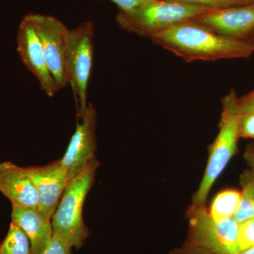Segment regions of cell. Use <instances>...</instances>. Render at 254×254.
Masks as SVG:
<instances>
[{
  "label": "cell",
  "instance_id": "6da1fadb",
  "mask_svg": "<svg viewBox=\"0 0 254 254\" xmlns=\"http://www.w3.org/2000/svg\"><path fill=\"white\" fill-rule=\"evenodd\" d=\"M187 63L249 58L254 41L221 36L190 21L175 25L150 38Z\"/></svg>",
  "mask_w": 254,
  "mask_h": 254
},
{
  "label": "cell",
  "instance_id": "7a4b0ae2",
  "mask_svg": "<svg viewBox=\"0 0 254 254\" xmlns=\"http://www.w3.org/2000/svg\"><path fill=\"white\" fill-rule=\"evenodd\" d=\"M99 165L100 162L95 157L70 180L52 217L53 233L76 250L85 245L91 234L83 221V209L87 195L94 184Z\"/></svg>",
  "mask_w": 254,
  "mask_h": 254
},
{
  "label": "cell",
  "instance_id": "3957f363",
  "mask_svg": "<svg viewBox=\"0 0 254 254\" xmlns=\"http://www.w3.org/2000/svg\"><path fill=\"white\" fill-rule=\"evenodd\" d=\"M237 98L235 90L232 89L222 100L219 132L210 145L208 163L198 190L193 195V204L205 205L214 183L236 153L242 117L237 109Z\"/></svg>",
  "mask_w": 254,
  "mask_h": 254
},
{
  "label": "cell",
  "instance_id": "277c9868",
  "mask_svg": "<svg viewBox=\"0 0 254 254\" xmlns=\"http://www.w3.org/2000/svg\"><path fill=\"white\" fill-rule=\"evenodd\" d=\"M206 11H208L167 0H141L138 6L129 11L119 10L116 21L125 31L151 38L171 26L190 21Z\"/></svg>",
  "mask_w": 254,
  "mask_h": 254
},
{
  "label": "cell",
  "instance_id": "5b68a950",
  "mask_svg": "<svg viewBox=\"0 0 254 254\" xmlns=\"http://www.w3.org/2000/svg\"><path fill=\"white\" fill-rule=\"evenodd\" d=\"M94 37V23L91 21L81 23L68 33L66 71L76 103L77 119L83 116L88 104L87 91L93 68Z\"/></svg>",
  "mask_w": 254,
  "mask_h": 254
},
{
  "label": "cell",
  "instance_id": "8992f818",
  "mask_svg": "<svg viewBox=\"0 0 254 254\" xmlns=\"http://www.w3.org/2000/svg\"><path fill=\"white\" fill-rule=\"evenodd\" d=\"M190 243L213 254H240V223L234 218L217 220L205 205H192L188 211Z\"/></svg>",
  "mask_w": 254,
  "mask_h": 254
},
{
  "label": "cell",
  "instance_id": "52a82bcc",
  "mask_svg": "<svg viewBox=\"0 0 254 254\" xmlns=\"http://www.w3.org/2000/svg\"><path fill=\"white\" fill-rule=\"evenodd\" d=\"M41 39L47 64L59 90L69 85L66 71V55L69 30L58 18L49 15H26Z\"/></svg>",
  "mask_w": 254,
  "mask_h": 254
},
{
  "label": "cell",
  "instance_id": "ba28073f",
  "mask_svg": "<svg viewBox=\"0 0 254 254\" xmlns=\"http://www.w3.org/2000/svg\"><path fill=\"white\" fill-rule=\"evenodd\" d=\"M97 111L89 103L81 118L77 119L76 130L73 133L66 153L61 159L62 165L70 180L76 176L95 157Z\"/></svg>",
  "mask_w": 254,
  "mask_h": 254
},
{
  "label": "cell",
  "instance_id": "9c48e42d",
  "mask_svg": "<svg viewBox=\"0 0 254 254\" xmlns=\"http://www.w3.org/2000/svg\"><path fill=\"white\" fill-rule=\"evenodd\" d=\"M17 52L26 68L36 77L42 91L53 97L60 91L50 73L41 39L27 16L20 23L16 35Z\"/></svg>",
  "mask_w": 254,
  "mask_h": 254
},
{
  "label": "cell",
  "instance_id": "30bf717a",
  "mask_svg": "<svg viewBox=\"0 0 254 254\" xmlns=\"http://www.w3.org/2000/svg\"><path fill=\"white\" fill-rule=\"evenodd\" d=\"M26 170L38 194V211L51 220L71 180L62 165L61 159L45 166H30Z\"/></svg>",
  "mask_w": 254,
  "mask_h": 254
},
{
  "label": "cell",
  "instance_id": "8fae6325",
  "mask_svg": "<svg viewBox=\"0 0 254 254\" xmlns=\"http://www.w3.org/2000/svg\"><path fill=\"white\" fill-rule=\"evenodd\" d=\"M190 21L221 36L248 39L254 31V3L206 11Z\"/></svg>",
  "mask_w": 254,
  "mask_h": 254
},
{
  "label": "cell",
  "instance_id": "7c38bea8",
  "mask_svg": "<svg viewBox=\"0 0 254 254\" xmlns=\"http://www.w3.org/2000/svg\"><path fill=\"white\" fill-rule=\"evenodd\" d=\"M0 192L11 204L38 210V194L26 168L9 161L0 163Z\"/></svg>",
  "mask_w": 254,
  "mask_h": 254
},
{
  "label": "cell",
  "instance_id": "4fadbf2b",
  "mask_svg": "<svg viewBox=\"0 0 254 254\" xmlns=\"http://www.w3.org/2000/svg\"><path fill=\"white\" fill-rule=\"evenodd\" d=\"M11 222L21 227L27 235L31 245V254L45 250L53 236L51 220L38 210L11 204Z\"/></svg>",
  "mask_w": 254,
  "mask_h": 254
},
{
  "label": "cell",
  "instance_id": "5bb4252c",
  "mask_svg": "<svg viewBox=\"0 0 254 254\" xmlns=\"http://www.w3.org/2000/svg\"><path fill=\"white\" fill-rule=\"evenodd\" d=\"M240 197L239 190H222L214 198L208 213L217 220L234 218L240 204Z\"/></svg>",
  "mask_w": 254,
  "mask_h": 254
},
{
  "label": "cell",
  "instance_id": "9a60e30c",
  "mask_svg": "<svg viewBox=\"0 0 254 254\" xmlns=\"http://www.w3.org/2000/svg\"><path fill=\"white\" fill-rule=\"evenodd\" d=\"M242 190L240 204L234 218L239 223L254 218V174L247 172L242 175Z\"/></svg>",
  "mask_w": 254,
  "mask_h": 254
},
{
  "label": "cell",
  "instance_id": "2e32d148",
  "mask_svg": "<svg viewBox=\"0 0 254 254\" xmlns=\"http://www.w3.org/2000/svg\"><path fill=\"white\" fill-rule=\"evenodd\" d=\"M5 254H31V245L27 235L16 224L11 222L7 235L0 243Z\"/></svg>",
  "mask_w": 254,
  "mask_h": 254
},
{
  "label": "cell",
  "instance_id": "e0dca14e",
  "mask_svg": "<svg viewBox=\"0 0 254 254\" xmlns=\"http://www.w3.org/2000/svg\"><path fill=\"white\" fill-rule=\"evenodd\" d=\"M205 11H216L253 4L254 0H167Z\"/></svg>",
  "mask_w": 254,
  "mask_h": 254
},
{
  "label": "cell",
  "instance_id": "ac0fdd59",
  "mask_svg": "<svg viewBox=\"0 0 254 254\" xmlns=\"http://www.w3.org/2000/svg\"><path fill=\"white\" fill-rule=\"evenodd\" d=\"M239 250L241 252L254 246V218L240 223L238 231Z\"/></svg>",
  "mask_w": 254,
  "mask_h": 254
},
{
  "label": "cell",
  "instance_id": "d6986e66",
  "mask_svg": "<svg viewBox=\"0 0 254 254\" xmlns=\"http://www.w3.org/2000/svg\"><path fill=\"white\" fill-rule=\"evenodd\" d=\"M72 247L59 235L53 233V238L45 250L40 254H73Z\"/></svg>",
  "mask_w": 254,
  "mask_h": 254
},
{
  "label": "cell",
  "instance_id": "ffe728a7",
  "mask_svg": "<svg viewBox=\"0 0 254 254\" xmlns=\"http://www.w3.org/2000/svg\"><path fill=\"white\" fill-rule=\"evenodd\" d=\"M240 138L254 139V112L242 115L239 127Z\"/></svg>",
  "mask_w": 254,
  "mask_h": 254
},
{
  "label": "cell",
  "instance_id": "44dd1931",
  "mask_svg": "<svg viewBox=\"0 0 254 254\" xmlns=\"http://www.w3.org/2000/svg\"><path fill=\"white\" fill-rule=\"evenodd\" d=\"M237 107L242 115L254 112V89L243 96L237 97Z\"/></svg>",
  "mask_w": 254,
  "mask_h": 254
},
{
  "label": "cell",
  "instance_id": "7402d4cb",
  "mask_svg": "<svg viewBox=\"0 0 254 254\" xmlns=\"http://www.w3.org/2000/svg\"><path fill=\"white\" fill-rule=\"evenodd\" d=\"M171 254H213L198 247L187 245L181 249H176L172 251Z\"/></svg>",
  "mask_w": 254,
  "mask_h": 254
},
{
  "label": "cell",
  "instance_id": "603a6c76",
  "mask_svg": "<svg viewBox=\"0 0 254 254\" xmlns=\"http://www.w3.org/2000/svg\"><path fill=\"white\" fill-rule=\"evenodd\" d=\"M118 5L119 9L121 11H129L136 7L141 2V0H111Z\"/></svg>",
  "mask_w": 254,
  "mask_h": 254
},
{
  "label": "cell",
  "instance_id": "cb8c5ba5",
  "mask_svg": "<svg viewBox=\"0 0 254 254\" xmlns=\"http://www.w3.org/2000/svg\"><path fill=\"white\" fill-rule=\"evenodd\" d=\"M245 158L250 165L251 171L254 174V145H249L246 150Z\"/></svg>",
  "mask_w": 254,
  "mask_h": 254
},
{
  "label": "cell",
  "instance_id": "d4e9b609",
  "mask_svg": "<svg viewBox=\"0 0 254 254\" xmlns=\"http://www.w3.org/2000/svg\"><path fill=\"white\" fill-rule=\"evenodd\" d=\"M240 254H254V247H251L249 250L241 252Z\"/></svg>",
  "mask_w": 254,
  "mask_h": 254
},
{
  "label": "cell",
  "instance_id": "484cf974",
  "mask_svg": "<svg viewBox=\"0 0 254 254\" xmlns=\"http://www.w3.org/2000/svg\"><path fill=\"white\" fill-rule=\"evenodd\" d=\"M248 39H251L252 40V41H254V31L252 33V34L250 35V36H249Z\"/></svg>",
  "mask_w": 254,
  "mask_h": 254
},
{
  "label": "cell",
  "instance_id": "4316f807",
  "mask_svg": "<svg viewBox=\"0 0 254 254\" xmlns=\"http://www.w3.org/2000/svg\"><path fill=\"white\" fill-rule=\"evenodd\" d=\"M0 254H5L4 252H3L1 250V249H0Z\"/></svg>",
  "mask_w": 254,
  "mask_h": 254
}]
</instances>
